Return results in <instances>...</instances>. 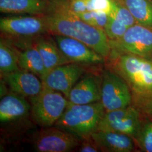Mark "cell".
Returning <instances> with one entry per match:
<instances>
[{
  "label": "cell",
  "mask_w": 152,
  "mask_h": 152,
  "mask_svg": "<svg viewBox=\"0 0 152 152\" xmlns=\"http://www.w3.org/2000/svg\"><path fill=\"white\" fill-rule=\"evenodd\" d=\"M80 19L88 24L104 29L108 20L109 14L103 11H87L77 14Z\"/></svg>",
  "instance_id": "obj_22"
},
{
  "label": "cell",
  "mask_w": 152,
  "mask_h": 152,
  "mask_svg": "<svg viewBox=\"0 0 152 152\" xmlns=\"http://www.w3.org/2000/svg\"><path fill=\"white\" fill-rule=\"evenodd\" d=\"M29 100L33 118L43 128L54 125L69 103L61 92L45 87L38 95Z\"/></svg>",
  "instance_id": "obj_4"
},
{
  "label": "cell",
  "mask_w": 152,
  "mask_h": 152,
  "mask_svg": "<svg viewBox=\"0 0 152 152\" xmlns=\"http://www.w3.org/2000/svg\"><path fill=\"white\" fill-rule=\"evenodd\" d=\"M91 137L103 152H131L135 149L133 138L120 132L97 130Z\"/></svg>",
  "instance_id": "obj_14"
},
{
  "label": "cell",
  "mask_w": 152,
  "mask_h": 152,
  "mask_svg": "<svg viewBox=\"0 0 152 152\" xmlns=\"http://www.w3.org/2000/svg\"><path fill=\"white\" fill-rule=\"evenodd\" d=\"M16 50L18 56V65L20 69L32 72L39 76L40 78L46 73L44 61L34 44L27 46L20 51L17 49Z\"/></svg>",
  "instance_id": "obj_18"
},
{
  "label": "cell",
  "mask_w": 152,
  "mask_h": 152,
  "mask_svg": "<svg viewBox=\"0 0 152 152\" xmlns=\"http://www.w3.org/2000/svg\"><path fill=\"white\" fill-rule=\"evenodd\" d=\"M102 79L100 102L105 112L124 108L131 105L132 96L130 88L118 73L105 70Z\"/></svg>",
  "instance_id": "obj_7"
},
{
  "label": "cell",
  "mask_w": 152,
  "mask_h": 152,
  "mask_svg": "<svg viewBox=\"0 0 152 152\" xmlns=\"http://www.w3.org/2000/svg\"><path fill=\"white\" fill-rule=\"evenodd\" d=\"M51 10L50 0H0V11L6 14L45 15Z\"/></svg>",
  "instance_id": "obj_15"
},
{
  "label": "cell",
  "mask_w": 152,
  "mask_h": 152,
  "mask_svg": "<svg viewBox=\"0 0 152 152\" xmlns=\"http://www.w3.org/2000/svg\"><path fill=\"white\" fill-rule=\"evenodd\" d=\"M105 113L101 102L88 104L69 102L54 126L84 139L98 130Z\"/></svg>",
  "instance_id": "obj_3"
},
{
  "label": "cell",
  "mask_w": 152,
  "mask_h": 152,
  "mask_svg": "<svg viewBox=\"0 0 152 152\" xmlns=\"http://www.w3.org/2000/svg\"><path fill=\"white\" fill-rule=\"evenodd\" d=\"M136 141L142 151L152 152V122L142 125Z\"/></svg>",
  "instance_id": "obj_24"
},
{
  "label": "cell",
  "mask_w": 152,
  "mask_h": 152,
  "mask_svg": "<svg viewBox=\"0 0 152 152\" xmlns=\"http://www.w3.org/2000/svg\"><path fill=\"white\" fill-rule=\"evenodd\" d=\"M33 44L44 61L46 72L55 67L71 63L63 54L54 37L46 34L33 39Z\"/></svg>",
  "instance_id": "obj_17"
},
{
  "label": "cell",
  "mask_w": 152,
  "mask_h": 152,
  "mask_svg": "<svg viewBox=\"0 0 152 152\" xmlns=\"http://www.w3.org/2000/svg\"><path fill=\"white\" fill-rule=\"evenodd\" d=\"M49 33L75 38L86 44L104 59L110 56L111 47L104 30L83 22L75 15L53 10L45 15Z\"/></svg>",
  "instance_id": "obj_1"
},
{
  "label": "cell",
  "mask_w": 152,
  "mask_h": 152,
  "mask_svg": "<svg viewBox=\"0 0 152 152\" xmlns=\"http://www.w3.org/2000/svg\"><path fill=\"white\" fill-rule=\"evenodd\" d=\"M15 46L7 39H0V71L1 75L20 69Z\"/></svg>",
  "instance_id": "obj_20"
},
{
  "label": "cell",
  "mask_w": 152,
  "mask_h": 152,
  "mask_svg": "<svg viewBox=\"0 0 152 152\" xmlns=\"http://www.w3.org/2000/svg\"><path fill=\"white\" fill-rule=\"evenodd\" d=\"M61 53L70 63L83 64L103 63L104 58L81 41L59 34H53Z\"/></svg>",
  "instance_id": "obj_11"
},
{
  "label": "cell",
  "mask_w": 152,
  "mask_h": 152,
  "mask_svg": "<svg viewBox=\"0 0 152 152\" xmlns=\"http://www.w3.org/2000/svg\"><path fill=\"white\" fill-rule=\"evenodd\" d=\"M82 140L56 126L45 127L33 140V147L38 152H66L78 147Z\"/></svg>",
  "instance_id": "obj_9"
},
{
  "label": "cell",
  "mask_w": 152,
  "mask_h": 152,
  "mask_svg": "<svg viewBox=\"0 0 152 152\" xmlns=\"http://www.w3.org/2000/svg\"><path fill=\"white\" fill-rule=\"evenodd\" d=\"M1 34L10 39L20 41L34 39L49 33L45 15H9L0 19Z\"/></svg>",
  "instance_id": "obj_5"
},
{
  "label": "cell",
  "mask_w": 152,
  "mask_h": 152,
  "mask_svg": "<svg viewBox=\"0 0 152 152\" xmlns=\"http://www.w3.org/2000/svg\"><path fill=\"white\" fill-rule=\"evenodd\" d=\"M142 126L138 108L130 105L124 108L105 112L98 130L120 132L136 140Z\"/></svg>",
  "instance_id": "obj_8"
},
{
  "label": "cell",
  "mask_w": 152,
  "mask_h": 152,
  "mask_svg": "<svg viewBox=\"0 0 152 152\" xmlns=\"http://www.w3.org/2000/svg\"><path fill=\"white\" fill-rule=\"evenodd\" d=\"M134 18L136 23L152 27V0H120Z\"/></svg>",
  "instance_id": "obj_19"
},
{
  "label": "cell",
  "mask_w": 152,
  "mask_h": 152,
  "mask_svg": "<svg viewBox=\"0 0 152 152\" xmlns=\"http://www.w3.org/2000/svg\"><path fill=\"white\" fill-rule=\"evenodd\" d=\"M4 81L12 92L24 97L32 98L43 90V84L34 73L20 69L9 73L2 74Z\"/></svg>",
  "instance_id": "obj_12"
},
{
  "label": "cell",
  "mask_w": 152,
  "mask_h": 152,
  "mask_svg": "<svg viewBox=\"0 0 152 152\" xmlns=\"http://www.w3.org/2000/svg\"><path fill=\"white\" fill-rule=\"evenodd\" d=\"M109 15L113 17L128 28L130 27L136 23L130 11L121 3L120 0H113L112 10Z\"/></svg>",
  "instance_id": "obj_21"
},
{
  "label": "cell",
  "mask_w": 152,
  "mask_h": 152,
  "mask_svg": "<svg viewBox=\"0 0 152 152\" xmlns=\"http://www.w3.org/2000/svg\"><path fill=\"white\" fill-rule=\"evenodd\" d=\"M31 110V105L25 99L14 92L7 94L0 101V121L10 122L27 117Z\"/></svg>",
  "instance_id": "obj_16"
},
{
  "label": "cell",
  "mask_w": 152,
  "mask_h": 152,
  "mask_svg": "<svg viewBox=\"0 0 152 152\" xmlns=\"http://www.w3.org/2000/svg\"><path fill=\"white\" fill-rule=\"evenodd\" d=\"M109 42L112 51L152 58V27L136 23L129 28L121 38Z\"/></svg>",
  "instance_id": "obj_6"
},
{
  "label": "cell",
  "mask_w": 152,
  "mask_h": 152,
  "mask_svg": "<svg viewBox=\"0 0 152 152\" xmlns=\"http://www.w3.org/2000/svg\"><path fill=\"white\" fill-rule=\"evenodd\" d=\"M80 145V147L78 149L79 152H99L100 150L97 144L94 141L91 136L82 139Z\"/></svg>",
  "instance_id": "obj_25"
},
{
  "label": "cell",
  "mask_w": 152,
  "mask_h": 152,
  "mask_svg": "<svg viewBox=\"0 0 152 152\" xmlns=\"http://www.w3.org/2000/svg\"><path fill=\"white\" fill-rule=\"evenodd\" d=\"M51 1H60V0H50Z\"/></svg>",
  "instance_id": "obj_26"
},
{
  "label": "cell",
  "mask_w": 152,
  "mask_h": 152,
  "mask_svg": "<svg viewBox=\"0 0 152 152\" xmlns=\"http://www.w3.org/2000/svg\"><path fill=\"white\" fill-rule=\"evenodd\" d=\"M117 73L127 83L137 106H152V60L135 55L117 53Z\"/></svg>",
  "instance_id": "obj_2"
},
{
  "label": "cell",
  "mask_w": 152,
  "mask_h": 152,
  "mask_svg": "<svg viewBox=\"0 0 152 152\" xmlns=\"http://www.w3.org/2000/svg\"><path fill=\"white\" fill-rule=\"evenodd\" d=\"M85 72V69L81 65L71 63L48 71L40 78L44 87L61 92L67 98L72 88Z\"/></svg>",
  "instance_id": "obj_10"
},
{
  "label": "cell",
  "mask_w": 152,
  "mask_h": 152,
  "mask_svg": "<svg viewBox=\"0 0 152 152\" xmlns=\"http://www.w3.org/2000/svg\"><path fill=\"white\" fill-rule=\"evenodd\" d=\"M151 59L152 60V58H151Z\"/></svg>",
  "instance_id": "obj_27"
},
{
  "label": "cell",
  "mask_w": 152,
  "mask_h": 152,
  "mask_svg": "<svg viewBox=\"0 0 152 152\" xmlns=\"http://www.w3.org/2000/svg\"><path fill=\"white\" fill-rule=\"evenodd\" d=\"M102 77L94 74H88L81 77L73 87L68 100L75 104H88L101 100Z\"/></svg>",
  "instance_id": "obj_13"
},
{
  "label": "cell",
  "mask_w": 152,
  "mask_h": 152,
  "mask_svg": "<svg viewBox=\"0 0 152 152\" xmlns=\"http://www.w3.org/2000/svg\"><path fill=\"white\" fill-rule=\"evenodd\" d=\"M128 28L124 24L109 15L108 20L104 30L109 40H117L124 36Z\"/></svg>",
  "instance_id": "obj_23"
}]
</instances>
